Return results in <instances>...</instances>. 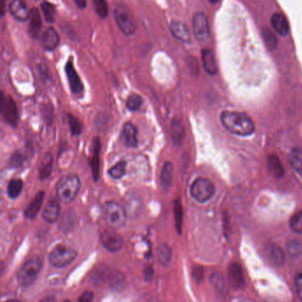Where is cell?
Here are the masks:
<instances>
[{"label": "cell", "instance_id": "obj_1", "mask_svg": "<svg viewBox=\"0 0 302 302\" xmlns=\"http://www.w3.org/2000/svg\"><path fill=\"white\" fill-rule=\"evenodd\" d=\"M221 121L226 130L236 135L247 137L255 132V123L243 113L224 111L221 115Z\"/></svg>", "mask_w": 302, "mask_h": 302}, {"label": "cell", "instance_id": "obj_2", "mask_svg": "<svg viewBox=\"0 0 302 302\" xmlns=\"http://www.w3.org/2000/svg\"><path fill=\"white\" fill-rule=\"evenodd\" d=\"M80 179L75 174H68L61 177L56 185V193L59 200L68 204L75 200L80 190Z\"/></svg>", "mask_w": 302, "mask_h": 302}, {"label": "cell", "instance_id": "obj_3", "mask_svg": "<svg viewBox=\"0 0 302 302\" xmlns=\"http://www.w3.org/2000/svg\"><path fill=\"white\" fill-rule=\"evenodd\" d=\"M103 215L106 224L112 229L122 227L126 223L125 209L115 201H107L103 207Z\"/></svg>", "mask_w": 302, "mask_h": 302}, {"label": "cell", "instance_id": "obj_4", "mask_svg": "<svg viewBox=\"0 0 302 302\" xmlns=\"http://www.w3.org/2000/svg\"><path fill=\"white\" fill-rule=\"evenodd\" d=\"M114 15L121 31L126 35H133L136 31V25L130 9L125 4H117L114 7Z\"/></svg>", "mask_w": 302, "mask_h": 302}, {"label": "cell", "instance_id": "obj_5", "mask_svg": "<svg viewBox=\"0 0 302 302\" xmlns=\"http://www.w3.org/2000/svg\"><path fill=\"white\" fill-rule=\"evenodd\" d=\"M42 269V262L35 257L27 261L20 269L18 274V281L20 287H27L31 286Z\"/></svg>", "mask_w": 302, "mask_h": 302}, {"label": "cell", "instance_id": "obj_6", "mask_svg": "<svg viewBox=\"0 0 302 302\" xmlns=\"http://www.w3.org/2000/svg\"><path fill=\"white\" fill-rule=\"evenodd\" d=\"M216 192V188L211 181L200 177L192 183L191 195L200 203H204L210 200Z\"/></svg>", "mask_w": 302, "mask_h": 302}, {"label": "cell", "instance_id": "obj_7", "mask_svg": "<svg viewBox=\"0 0 302 302\" xmlns=\"http://www.w3.org/2000/svg\"><path fill=\"white\" fill-rule=\"evenodd\" d=\"M77 253L71 247L59 245L49 255V262L57 268L66 267L76 258Z\"/></svg>", "mask_w": 302, "mask_h": 302}, {"label": "cell", "instance_id": "obj_8", "mask_svg": "<svg viewBox=\"0 0 302 302\" xmlns=\"http://www.w3.org/2000/svg\"><path fill=\"white\" fill-rule=\"evenodd\" d=\"M1 113L6 123L12 127H16L19 121V115L15 101L11 96H4V93H2L1 98Z\"/></svg>", "mask_w": 302, "mask_h": 302}, {"label": "cell", "instance_id": "obj_9", "mask_svg": "<svg viewBox=\"0 0 302 302\" xmlns=\"http://www.w3.org/2000/svg\"><path fill=\"white\" fill-rule=\"evenodd\" d=\"M65 73L67 75V81L69 83L71 91L75 94L82 93L83 90H84V87H83L82 80L80 78V76H79L77 72L75 70V67H74L72 57L68 59L66 65H65Z\"/></svg>", "mask_w": 302, "mask_h": 302}, {"label": "cell", "instance_id": "obj_10", "mask_svg": "<svg viewBox=\"0 0 302 302\" xmlns=\"http://www.w3.org/2000/svg\"><path fill=\"white\" fill-rule=\"evenodd\" d=\"M193 33L198 40H205L209 35V26L207 16L203 12H196L192 19Z\"/></svg>", "mask_w": 302, "mask_h": 302}, {"label": "cell", "instance_id": "obj_11", "mask_svg": "<svg viewBox=\"0 0 302 302\" xmlns=\"http://www.w3.org/2000/svg\"><path fill=\"white\" fill-rule=\"evenodd\" d=\"M100 241L103 247L110 252L119 251L123 246L122 237L114 231H104L100 235Z\"/></svg>", "mask_w": 302, "mask_h": 302}, {"label": "cell", "instance_id": "obj_12", "mask_svg": "<svg viewBox=\"0 0 302 302\" xmlns=\"http://www.w3.org/2000/svg\"><path fill=\"white\" fill-rule=\"evenodd\" d=\"M228 279L232 288L242 289L246 286L243 270L239 263H230L228 267Z\"/></svg>", "mask_w": 302, "mask_h": 302}, {"label": "cell", "instance_id": "obj_13", "mask_svg": "<svg viewBox=\"0 0 302 302\" xmlns=\"http://www.w3.org/2000/svg\"><path fill=\"white\" fill-rule=\"evenodd\" d=\"M100 149H101V143L100 138L95 137L92 144V156L90 158V168L92 172V177L94 181L98 180L100 175Z\"/></svg>", "mask_w": 302, "mask_h": 302}, {"label": "cell", "instance_id": "obj_14", "mask_svg": "<svg viewBox=\"0 0 302 302\" xmlns=\"http://www.w3.org/2000/svg\"><path fill=\"white\" fill-rule=\"evenodd\" d=\"M9 12L16 20L25 21L29 18L30 10L27 8L26 2L21 0H13L9 4Z\"/></svg>", "mask_w": 302, "mask_h": 302}, {"label": "cell", "instance_id": "obj_15", "mask_svg": "<svg viewBox=\"0 0 302 302\" xmlns=\"http://www.w3.org/2000/svg\"><path fill=\"white\" fill-rule=\"evenodd\" d=\"M169 29L173 36L182 43H189L191 41V33L186 24L180 20H173L169 24Z\"/></svg>", "mask_w": 302, "mask_h": 302}, {"label": "cell", "instance_id": "obj_16", "mask_svg": "<svg viewBox=\"0 0 302 302\" xmlns=\"http://www.w3.org/2000/svg\"><path fill=\"white\" fill-rule=\"evenodd\" d=\"M123 145L129 148H135L137 146V130L136 126L131 122H126L121 133Z\"/></svg>", "mask_w": 302, "mask_h": 302}, {"label": "cell", "instance_id": "obj_17", "mask_svg": "<svg viewBox=\"0 0 302 302\" xmlns=\"http://www.w3.org/2000/svg\"><path fill=\"white\" fill-rule=\"evenodd\" d=\"M59 36L52 27H48L41 35V43L45 50L53 51L59 45Z\"/></svg>", "mask_w": 302, "mask_h": 302}, {"label": "cell", "instance_id": "obj_18", "mask_svg": "<svg viewBox=\"0 0 302 302\" xmlns=\"http://www.w3.org/2000/svg\"><path fill=\"white\" fill-rule=\"evenodd\" d=\"M28 20H29V26L27 30L28 34L33 38L38 37L42 27V18L37 8L33 7L30 9Z\"/></svg>", "mask_w": 302, "mask_h": 302}, {"label": "cell", "instance_id": "obj_19", "mask_svg": "<svg viewBox=\"0 0 302 302\" xmlns=\"http://www.w3.org/2000/svg\"><path fill=\"white\" fill-rule=\"evenodd\" d=\"M271 25L279 35H287L289 33L290 27L287 17L280 12H276L271 17Z\"/></svg>", "mask_w": 302, "mask_h": 302}, {"label": "cell", "instance_id": "obj_20", "mask_svg": "<svg viewBox=\"0 0 302 302\" xmlns=\"http://www.w3.org/2000/svg\"><path fill=\"white\" fill-rule=\"evenodd\" d=\"M59 215V204L57 200L51 199L43 209V218L45 222L52 224L58 219Z\"/></svg>", "mask_w": 302, "mask_h": 302}, {"label": "cell", "instance_id": "obj_21", "mask_svg": "<svg viewBox=\"0 0 302 302\" xmlns=\"http://www.w3.org/2000/svg\"><path fill=\"white\" fill-rule=\"evenodd\" d=\"M43 199H44V192L43 191H40L36 193V195L34 197V199L31 200V202L25 210V216L27 218L34 219L35 216H37L43 205Z\"/></svg>", "mask_w": 302, "mask_h": 302}, {"label": "cell", "instance_id": "obj_22", "mask_svg": "<svg viewBox=\"0 0 302 302\" xmlns=\"http://www.w3.org/2000/svg\"><path fill=\"white\" fill-rule=\"evenodd\" d=\"M202 61L204 66L205 70L207 71L209 75H215L217 74L218 67L216 64V57L211 50L204 49L202 52Z\"/></svg>", "mask_w": 302, "mask_h": 302}, {"label": "cell", "instance_id": "obj_23", "mask_svg": "<svg viewBox=\"0 0 302 302\" xmlns=\"http://www.w3.org/2000/svg\"><path fill=\"white\" fill-rule=\"evenodd\" d=\"M170 136L174 144L177 145H182L185 137V127L178 120H173L170 124Z\"/></svg>", "mask_w": 302, "mask_h": 302}, {"label": "cell", "instance_id": "obj_24", "mask_svg": "<svg viewBox=\"0 0 302 302\" xmlns=\"http://www.w3.org/2000/svg\"><path fill=\"white\" fill-rule=\"evenodd\" d=\"M173 178V165L171 162L167 161L163 165V168L161 169V188L164 191H168L172 185Z\"/></svg>", "mask_w": 302, "mask_h": 302}, {"label": "cell", "instance_id": "obj_25", "mask_svg": "<svg viewBox=\"0 0 302 302\" xmlns=\"http://www.w3.org/2000/svg\"><path fill=\"white\" fill-rule=\"evenodd\" d=\"M265 255L271 263L276 265H281L285 261V255L281 248L277 247L276 245L268 246L265 249Z\"/></svg>", "mask_w": 302, "mask_h": 302}, {"label": "cell", "instance_id": "obj_26", "mask_svg": "<svg viewBox=\"0 0 302 302\" xmlns=\"http://www.w3.org/2000/svg\"><path fill=\"white\" fill-rule=\"evenodd\" d=\"M52 169V156L50 153L44 154L39 164V178L41 180L46 179L51 176Z\"/></svg>", "mask_w": 302, "mask_h": 302}, {"label": "cell", "instance_id": "obj_27", "mask_svg": "<svg viewBox=\"0 0 302 302\" xmlns=\"http://www.w3.org/2000/svg\"><path fill=\"white\" fill-rule=\"evenodd\" d=\"M289 162L291 167L295 169L296 172L302 175V150L298 148L292 150L289 155Z\"/></svg>", "mask_w": 302, "mask_h": 302}, {"label": "cell", "instance_id": "obj_28", "mask_svg": "<svg viewBox=\"0 0 302 302\" xmlns=\"http://www.w3.org/2000/svg\"><path fill=\"white\" fill-rule=\"evenodd\" d=\"M269 169L271 174L276 177H281L284 175V169H283L281 161H279L277 155H271L268 160Z\"/></svg>", "mask_w": 302, "mask_h": 302}, {"label": "cell", "instance_id": "obj_29", "mask_svg": "<svg viewBox=\"0 0 302 302\" xmlns=\"http://www.w3.org/2000/svg\"><path fill=\"white\" fill-rule=\"evenodd\" d=\"M23 188V182L21 179H12L8 183L7 194L11 199L19 196Z\"/></svg>", "mask_w": 302, "mask_h": 302}, {"label": "cell", "instance_id": "obj_30", "mask_svg": "<svg viewBox=\"0 0 302 302\" xmlns=\"http://www.w3.org/2000/svg\"><path fill=\"white\" fill-rule=\"evenodd\" d=\"M126 167H127V163L125 161H118L116 164L110 168L108 170L110 177H113L114 179L122 178L123 176H125Z\"/></svg>", "mask_w": 302, "mask_h": 302}, {"label": "cell", "instance_id": "obj_31", "mask_svg": "<svg viewBox=\"0 0 302 302\" xmlns=\"http://www.w3.org/2000/svg\"><path fill=\"white\" fill-rule=\"evenodd\" d=\"M171 249L169 248L167 245H161V247L158 249V260L159 263H161L163 266H167L169 262L171 261Z\"/></svg>", "mask_w": 302, "mask_h": 302}, {"label": "cell", "instance_id": "obj_32", "mask_svg": "<svg viewBox=\"0 0 302 302\" xmlns=\"http://www.w3.org/2000/svg\"><path fill=\"white\" fill-rule=\"evenodd\" d=\"M41 10L43 12V17L47 22H53L55 20V14H56V9L55 5L50 2L44 1L41 4Z\"/></svg>", "mask_w": 302, "mask_h": 302}, {"label": "cell", "instance_id": "obj_33", "mask_svg": "<svg viewBox=\"0 0 302 302\" xmlns=\"http://www.w3.org/2000/svg\"><path fill=\"white\" fill-rule=\"evenodd\" d=\"M26 161H27V154L21 151H16L12 153L9 164H10V167L18 169V168L23 167Z\"/></svg>", "mask_w": 302, "mask_h": 302}, {"label": "cell", "instance_id": "obj_34", "mask_svg": "<svg viewBox=\"0 0 302 302\" xmlns=\"http://www.w3.org/2000/svg\"><path fill=\"white\" fill-rule=\"evenodd\" d=\"M143 102H144V100L141 96L133 93V94H130L127 98L126 106L130 111H137V110L140 109Z\"/></svg>", "mask_w": 302, "mask_h": 302}, {"label": "cell", "instance_id": "obj_35", "mask_svg": "<svg viewBox=\"0 0 302 302\" xmlns=\"http://www.w3.org/2000/svg\"><path fill=\"white\" fill-rule=\"evenodd\" d=\"M291 230L297 234H302V211L295 213L289 222Z\"/></svg>", "mask_w": 302, "mask_h": 302}, {"label": "cell", "instance_id": "obj_36", "mask_svg": "<svg viewBox=\"0 0 302 302\" xmlns=\"http://www.w3.org/2000/svg\"><path fill=\"white\" fill-rule=\"evenodd\" d=\"M288 255L296 258L302 254V243L298 240H290L287 246Z\"/></svg>", "mask_w": 302, "mask_h": 302}, {"label": "cell", "instance_id": "obj_37", "mask_svg": "<svg viewBox=\"0 0 302 302\" xmlns=\"http://www.w3.org/2000/svg\"><path fill=\"white\" fill-rule=\"evenodd\" d=\"M67 122L70 128L71 134L73 136H79L82 132V124L77 118L73 114H67Z\"/></svg>", "mask_w": 302, "mask_h": 302}, {"label": "cell", "instance_id": "obj_38", "mask_svg": "<svg viewBox=\"0 0 302 302\" xmlns=\"http://www.w3.org/2000/svg\"><path fill=\"white\" fill-rule=\"evenodd\" d=\"M95 12H97L98 17L106 18L108 15V6L107 3L104 0H93Z\"/></svg>", "mask_w": 302, "mask_h": 302}, {"label": "cell", "instance_id": "obj_39", "mask_svg": "<svg viewBox=\"0 0 302 302\" xmlns=\"http://www.w3.org/2000/svg\"><path fill=\"white\" fill-rule=\"evenodd\" d=\"M175 216H176V224H177V229L178 232H181L182 228V220H183V210L179 202L175 203Z\"/></svg>", "mask_w": 302, "mask_h": 302}, {"label": "cell", "instance_id": "obj_40", "mask_svg": "<svg viewBox=\"0 0 302 302\" xmlns=\"http://www.w3.org/2000/svg\"><path fill=\"white\" fill-rule=\"evenodd\" d=\"M265 42L267 43L268 46L270 48H275L277 46V38L274 34H272L271 31H266V34L264 35Z\"/></svg>", "mask_w": 302, "mask_h": 302}, {"label": "cell", "instance_id": "obj_41", "mask_svg": "<svg viewBox=\"0 0 302 302\" xmlns=\"http://www.w3.org/2000/svg\"><path fill=\"white\" fill-rule=\"evenodd\" d=\"M295 288L299 299L302 301V272H300L295 278Z\"/></svg>", "mask_w": 302, "mask_h": 302}, {"label": "cell", "instance_id": "obj_42", "mask_svg": "<svg viewBox=\"0 0 302 302\" xmlns=\"http://www.w3.org/2000/svg\"><path fill=\"white\" fill-rule=\"evenodd\" d=\"M40 75L42 77V80L43 82H45L46 80L50 81V75H49V69H48L47 66L44 65V64H41L40 65Z\"/></svg>", "mask_w": 302, "mask_h": 302}, {"label": "cell", "instance_id": "obj_43", "mask_svg": "<svg viewBox=\"0 0 302 302\" xmlns=\"http://www.w3.org/2000/svg\"><path fill=\"white\" fill-rule=\"evenodd\" d=\"M93 294L91 292H84L79 298L78 302H92Z\"/></svg>", "mask_w": 302, "mask_h": 302}, {"label": "cell", "instance_id": "obj_44", "mask_svg": "<svg viewBox=\"0 0 302 302\" xmlns=\"http://www.w3.org/2000/svg\"><path fill=\"white\" fill-rule=\"evenodd\" d=\"M75 3L77 7L79 8H85L86 7L87 3L85 0H75Z\"/></svg>", "mask_w": 302, "mask_h": 302}, {"label": "cell", "instance_id": "obj_45", "mask_svg": "<svg viewBox=\"0 0 302 302\" xmlns=\"http://www.w3.org/2000/svg\"><path fill=\"white\" fill-rule=\"evenodd\" d=\"M39 302H56V300H55L53 296H48V297H45L43 300H41Z\"/></svg>", "mask_w": 302, "mask_h": 302}, {"label": "cell", "instance_id": "obj_46", "mask_svg": "<svg viewBox=\"0 0 302 302\" xmlns=\"http://www.w3.org/2000/svg\"><path fill=\"white\" fill-rule=\"evenodd\" d=\"M4 2L3 1L2 2V4H1V16L4 15Z\"/></svg>", "mask_w": 302, "mask_h": 302}, {"label": "cell", "instance_id": "obj_47", "mask_svg": "<svg viewBox=\"0 0 302 302\" xmlns=\"http://www.w3.org/2000/svg\"><path fill=\"white\" fill-rule=\"evenodd\" d=\"M20 302L19 301H16V300H11V301H8V302Z\"/></svg>", "mask_w": 302, "mask_h": 302}, {"label": "cell", "instance_id": "obj_48", "mask_svg": "<svg viewBox=\"0 0 302 302\" xmlns=\"http://www.w3.org/2000/svg\"><path fill=\"white\" fill-rule=\"evenodd\" d=\"M64 302H71L70 301H65Z\"/></svg>", "mask_w": 302, "mask_h": 302}]
</instances>
